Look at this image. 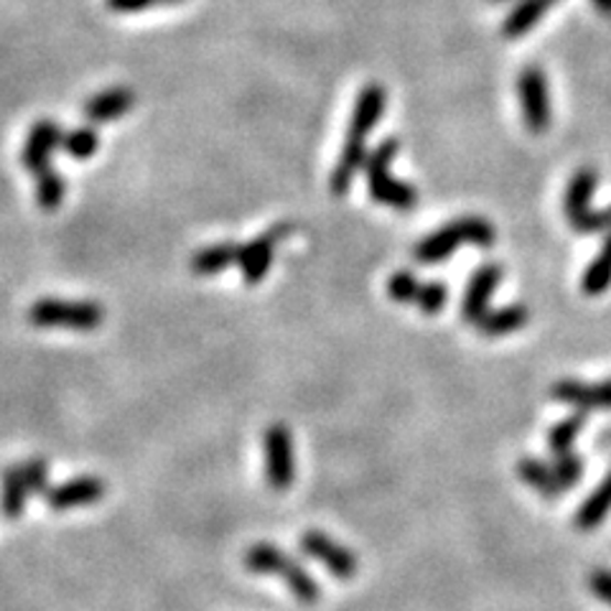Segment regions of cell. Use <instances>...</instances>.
I'll return each mask as SVG.
<instances>
[{"label": "cell", "instance_id": "8fae6325", "mask_svg": "<svg viewBox=\"0 0 611 611\" xmlns=\"http://www.w3.org/2000/svg\"><path fill=\"white\" fill-rule=\"evenodd\" d=\"M502 276H505V272H502L500 262H484V266H479L474 270V276L469 278L467 283L464 299H461V317H464V321L476 324V321L490 311V301L494 291H497V286L502 283Z\"/></svg>", "mask_w": 611, "mask_h": 611}, {"label": "cell", "instance_id": "d6986e66", "mask_svg": "<svg viewBox=\"0 0 611 611\" xmlns=\"http://www.w3.org/2000/svg\"><path fill=\"white\" fill-rule=\"evenodd\" d=\"M609 512H611V472L604 476V482H601L597 490H593L589 497L583 500V505L576 512L574 523L578 530L591 533V530H597L601 523H604Z\"/></svg>", "mask_w": 611, "mask_h": 611}, {"label": "cell", "instance_id": "9a60e30c", "mask_svg": "<svg viewBox=\"0 0 611 611\" xmlns=\"http://www.w3.org/2000/svg\"><path fill=\"white\" fill-rule=\"evenodd\" d=\"M136 105V93L130 87H110L89 97L85 103V115L93 122H110L128 115Z\"/></svg>", "mask_w": 611, "mask_h": 611}, {"label": "cell", "instance_id": "44dd1931", "mask_svg": "<svg viewBox=\"0 0 611 611\" xmlns=\"http://www.w3.org/2000/svg\"><path fill=\"white\" fill-rule=\"evenodd\" d=\"M0 512H3L6 519H19L23 512H26V500H29V490L23 484V479L19 474V467H8L3 476H0Z\"/></svg>", "mask_w": 611, "mask_h": 611}, {"label": "cell", "instance_id": "7402d4cb", "mask_svg": "<svg viewBox=\"0 0 611 611\" xmlns=\"http://www.w3.org/2000/svg\"><path fill=\"white\" fill-rule=\"evenodd\" d=\"M237 253H239V245H235V243H219L212 247H202L200 253H194L192 270L196 272V276H217V272L235 266Z\"/></svg>", "mask_w": 611, "mask_h": 611}, {"label": "cell", "instance_id": "30bf717a", "mask_svg": "<svg viewBox=\"0 0 611 611\" xmlns=\"http://www.w3.org/2000/svg\"><path fill=\"white\" fill-rule=\"evenodd\" d=\"M301 548L306 556L319 560L329 574L340 581H352L360 571V560L350 548H344L342 543H336L321 530H309L301 535Z\"/></svg>", "mask_w": 611, "mask_h": 611}, {"label": "cell", "instance_id": "ac0fdd59", "mask_svg": "<svg viewBox=\"0 0 611 611\" xmlns=\"http://www.w3.org/2000/svg\"><path fill=\"white\" fill-rule=\"evenodd\" d=\"M556 3L558 0H519V3L512 8V13L507 15L505 23H502V36L505 39L525 36L527 31L538 26V21Z\"/></svg>", "mask_w": 611, "mask_h": 611}, {"label": "cell", "instance_id": "ffe728a7", "mask_svg": "<svg viewBox=\"0 0 611 611\" xmlns=\"http://www.w3.org/2000/svg\"><path fill=\"white\" fill-rule=\"evenodd\" d=\"M583 424H586V412L578 410V412H571L568 418L558 420V424L550 428L548 446H550L553 461H564V459L574 457V453H576L574 443L578 439V433H581Z\"/></svg>", "mask_w": 611, "mask_h": 611}, {"label": "cell", "instance_id": "cb8c5ba5", "mask_svg": "<svg viewBox=\"0 0 611 611\" xmlns=\"http://www.w3.org/2000/svg\"><path fill=\"white\" fill-rule=\"evenodd\" d=\"M67 196V179L54 169L41 171L36 176V204L44 212H56Z\"/></svg>", "mask_w": 611, "mask_h": 611}, {"label": "cell", "instance_id": "4dcf8cb0", "mask_svg": "<svg viewBox=\"0 0 611 611\" xmlns=\"http://www.w3.org/2000/svg\"><path fill=\"white\" fill-rule=\"evenodd\" d=\"M591 3L597 6V11H599V13L611 15V0H591Z\"/></svg>", "mask_w": 611, "mask_h": 611}, {"label": "cell", "instance_id": "2e32d148", "mask_svg": "<svg viewBox=\"0 0 611 611\" xmlns=\"http://www.w3.org/2000/svg\"><path fill=\"white\" fill-rule=\"evenodd\" d=\"M527 321H530V311H527V306L512 303V306H502V309L486 311L484 317L476 321V332L494 340V336H507V334L519 332Z\"/></svg>", "mask_w": 611, "mask_h": 611}, {"label": "cell", "instance_id": "7a4b0ae2", "mask_svg": "<svg viewBox=\"0 0 611 611\" xmlns=\"http://www.w3.org/2000/svg\"><path fill=\"white\" fill-rule=\"evenodd\" d=\"M494 239H497V229H494L490 219L461 217L420 239V243L412 247V258L424 262V266H433V262L451 258L461 245H474L482 247V250H490Z\"/></svg>", "mask_w": 611, "mask_h": 611}, {"label": "cell", "instance_id": "484cf974", "mask_svg": "<svg viewBox=\"0 0 611 611\" xmlns=\"http://www.w3.org/2000/svg\"><path fill=\"white\" fill-rule=\"evenodd\" d=\"M424 288H426L424 280H418L408 270L395 272V276L387 280V293H390V299L398 303H416L418 306L420 296H424Z\"/></svg>", "mask_w": 611, "mask_h": 611}, {"label": "cell", "instance_id": "5bb4252c", "mask_svg": "<svg viewBox=\"0 0 611 611\" xmlns=\"http://www.w3.org/2000/svg\"><path fill=\"white\" fill-rule=\"evenodd\" d=\"M105 482L97 476H74L46 492V502L54 512H69L74 507L95 505L105 497Z\"/></svg>", "mask_w": 611, "mask_h": 611}, {"label": "cell", "instance_id": "52a82bcc", "mask_svg": "<svg viewBox=\"0 0 611 611\" xmlns=\"http://www.w3.org/2000/svg\"><path fill=\"white\" fill-rule=\"evenodd\" d=\"M517 97H519V110H523L525 128L533 136H543L553 122V107H550V93H548V77L538 67L530 64L519 72L517 77Z\"/></svg>", "mask_w": 611, "mask_h": 611}, {"label": "cell", "instance_id": "3957f363", "mask_svg": "<svg viewBox=\"0 0 611 611\" xmlns=\"http://www.w3.org/2000/svg\"><path fill=\"white\" fill-rule=\"evenodd\" d=\"M398 151H400L398 138L390 136L367 153V161H365L367 189H369V196H373L377 204L390 206V210H398V212H410L416 210L418 204V192L412 184H406V181L393 176L390 163L395 161Z\"/></svg>", "mask_w": 611, "mask_h": 611}, {"label": "cell", "instance_id": "83f0119b", "mask_svg": "<svg viewBox=\"0 0 611 611\" xmlns=\"http://www.w3.org/2000/svg\"><path fill=\"white\" fill-rule=\"evenodd\" d=\"M446 303H449V288L441 280H431V283H426V291L420 296L418 309L428 313V317H436V313H441L446 309Z\"/></svg>", "mask_w": 611, "mask_h": 611}, {"label": "cell", "instance_id": "e0dca14e", "mask_svg": "<svg viewBox=\"0 0 611 611\" xmlns=\"http://www.w3.org/2000/svg\"><path fill=\"white\" fill-rule=\"evenodd\" d=\"M517 474L527 486H533L535 492L540 494L545 500H558L560 494H564V484L558 482L556 472H553L550 464H545V461L535 459V457H523L517 461Z\"/></svg>", "mask_w": 611, "mask_h": 611}, {"label": "cell", "instance_id": "8992f818", "mask_svg": "<svg viewBox=\"0 0 611 611\" xmlns=\"http://www.w3.org/2000/svg\"><path fill=\"white\" fill-rule=\"evenodd\" d=\"M29 321L39 329H69V332H95L105 321V309L95 301L41 299L29 311Z\"/></svg>", "mask_w": 611, "mask_h": 611}, {"label": "cell", "instance_id": "277c9868", "mask_svg": "<svg viewBox=\"0 0 611 611\" xmlns=\"http://www.w3.org/2000/svg\"><path fill=\"white\" fill-rule=\"evenodd\" d=\"M245 566L250 574H260V576H278L280 581L288 583V589L301 604H317L321 599V589L306 568L293 560L291 556H286L283 550L276 548L270 543H255L250 550L245 553Z\"/></svg>", "mask_w": 611, "mask_h": 611}, {"label": "cell", "instance_id": "5b68a950", "mask_svg": "<svg viewBox=\"0 0 611 611\" xmlns=\"http://www.w3.org/2000/svg\"><path fill=\"white\" fill-rule=\"evenodd\" d=\"M599 173L597 169H578L566 186L564 212L568 227L578 235H599L611 229V206L609 210H591L593 194H597Z\"/></svg>", "mask_w": 611, "mask_h": 611}, {"label": "cell", "instance_id": "4316f807", "mask_svg": "<svg viewBox=\"0 0 611 611\" xmlns=\"http://www.w3.org/2000/svg\"><path fill=\"white\" fill-rule=\"evenodd\" d=\"M15 467H19V474L31 494H46L49 490H52V486H49L46 459H29V461H23V464H15Z\"/></svg>", "mask_w": 611, "mask_h": 611}, {"label": "cell", "instance_id": "6da1fadb", "mask_svg": "<svg viewBox=\"0 0 611 611\" xmlns=\"http://www.w3.org/2000/svg\"><path fill=\"white\" fill-rule=\"evenodd\" d=\"M385 105H387V93L383 85L373 82V85L362 87V93L357 95V103H354L352 122H350V130H346L340 161H336V167L332 171V181H329L334 196H344L350 192L354 176L365 169L367 140L373 136L379 118H383Z\"/></svg>", "mask_w": 611, "mask_h": 611}, {"label": "cell", "instance_id": "7c38bea8", "mask_svg": "<svg viewBox=\"0 0 611 611\" xmlns=\"http://www.w3.org/2000/svg\"><path fill=\"white\" fill-rule=\"evenodd\" d=\"M62 128L56 126L54 120H36L34 128H31V133L26 138V146H23L21 153V163L23 169L39 176L41 171L52 169V153L56 148H62Z\"/></svg>", "mask_w": 611, "mask_h": 611}, {"label": "cell", "instance_id": "d4e9b609", "mask_svg": "<svg viewBox=\"0 0 611 611\" xmlns=\"http://www.w3.org/2000/svg\"><path fill=\"white\" fill-rule=\"evenodd\" d=\"M97 148H100V138H97L93 128H77L62 138V151L77 161L93 159Z\"/></svg>", "mask_w": 611, "mask_h": 611}, {"label": "cell", "instance_id": "ba28073f", "mask_svg": "<svg viewBox=\"0 0 611 611\" xmlns=\"http://www.w3.org/2000/svg\"><path fill=\"white\" fill-rule=\"evenodd\" d=\"M293 229H296L293 222H278V225H272L268 229V233L250 239L247 245H239L237 266H239V272H243L245 283L255 286L268 276L272 258H276V247L283 243L286 237H291Z\"/></svg>", "mask_w": 611, "mask_h": 611}, {"label": "cell", "instance_id": "1f68e13d", "mask_svg": "<svg viewBox=\"0 0 611 611\" xmlns=\"http://www.w3.org/2000/svg\"><path fill=\"white\" fill-rule=\"evenodd\" d=\"M176 3H184V0H163V6H176Z\"/></svg>", "mask_w": 611, "mask_h": 611}, {"label": "cell", "instance_id": "d6a6232c", "mask_svg": "<svg viewBox=\"0 0 611 611\" xmlns=\"http://www.w3.org/2000/svg\"><path fill=\"white\" fill-rule=\"evenodd\" d=\"M492 3H507V0H492Z\"/></svg>", "mask_w": 611, "mask_h": 611}, {"label": "cell", "instance_id": "f546056e", "mask_svg": "<svg viewBox=\"0 0 611 611\" xmlns=\"http://www.w3.org/2000/svg\"><path fill=\"white\" fill-rule=\"evenodd\" d=\"M156 6H163V0H107V8L115 13H138Z\"/></svg>", "mask_w": 611, "mask_h": 611}, {"label": "cell", "instance_id": "603a6c76", "mask_svg": "<svg viewBox=\"0 0 611 611\" xmlns=\"http://www.w3.org/2000/svg\"><path fill=\"white\" fill-rule=\"evenodd\" d=\"M609 288H611V233L607 237L604 247H601V253L591 260V266L583 270V278H581V291L586 296H601L607 293Z\"/></svg>", "mask_w": 611, "mask_h": 611}, {"label": "cell", "instance_id": "f1b7e54d", "mask_svg": "<svg viewBox=\"0 0 611 611\" xmlns=\"http://www.w3.org/2000/svg\"><path fill=\"white\" fill-rule=\"evenodd\" d=\"M589 589L593 597L611 607V571L609 568H597V571L589 574Z\"/></svg>", "mask_w": 611, "mask_h": 611}, {"label": "cell", "instance_id": "4fadbf2b", "mask_svg": "<svg viewBox=\"0 0 611 611\" xmlns=\"http://www.w3.org/2000/svg\"><path fill=\"white\" fill-rule=\"evenodd\" d=\"M550 395L578 410H611V379L581 383V379H560L550 387Z\"/></svg>", "mask_w": 611, "mask_h": 611}, {"label": "cell", "instance_id": "9c48e42d", "mask_svg": "<svg viewBox=\"0 0 611 611\" xmlns=\"http://www.w3.org/2000/svg\"><path fill=\"white\" fill-rule=\"evenodd\" d=\"M266 451V479L276 492H286L296 479V453L293 436L283 424H272L262 436Z\"/></svg>", "mask_w": 611, "mask_h": 611}]
</instances>
